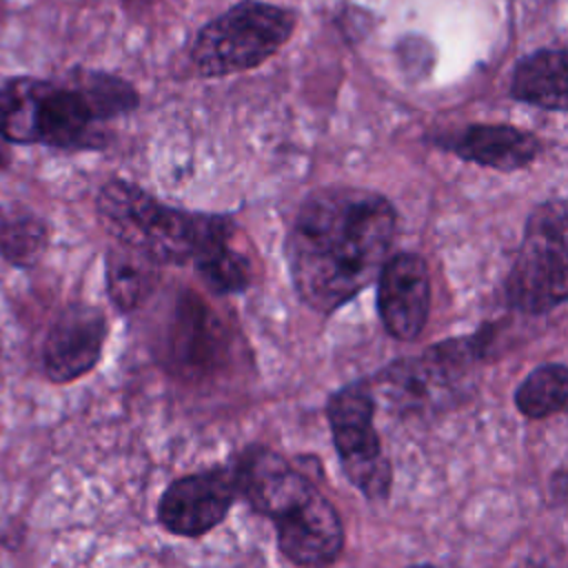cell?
Returning a JSON list of instances; mask_svg holds the SVG:
<instances>
[{"label":"cell","instance_id":"6da1fadb","mask_svg":"<svg viewBox=\"0 0 568 568\" xmlns=\"http://www.w3.org/2000/svg\"><path fill=\"white\" fill-rule=\"evenodd\" d=\"M397 211L382 193L324 186L300 206L284 253L297 297L333 313L371 286L390 257Z\"/></svg>","mask_w":568,"mask_h":568},{"label":"cell","instance_id":"7a4b0ae2","mask_svg":"<svg viewBox=\"0 0 568 568\" xmlns=\"http://www.w3.org/2000/svg\"><path fill=\"white\" fill-rule=\"evenodd\" d=\"M95 211L118 244L146 255L158 266L193 264L206 248L235 233L229 215L169 206L126 180H109L98 193Z\"/></svg>","mask_w":568,"mask_h":568},{"label":"cell","instance_id":"3957f363","mask_svg":"<svg viewBox=\"0 0 568 568\" xmlns=\"http://www.w3.org/2000/svg\"><path fill=\"white\" fill-rule=\"evenodd\" d=\"M295 27L297 13L293 9L242 0L197 31L191 62L202 78H224L255 69L291 40Z\"/></svg>","mask_w":568,"mask_h":568},{"label":"cell","instance_id":"277c9868","mask_svg":"<svg viewBox=\"0 0 568 568\" xmlns=\"http://www.w3.org/2000/svg\"><path fill=\"white\" fill-rule=\"evenodd\" d=\"M566 202L537 204L526 222L524 240L506 277L508 306L526 315H544L568 297Z\"/></svg>","mask_w":568,"mask_h":568},{"label":"cell","instance_id":"5b68a950","mask_svg":"<svg viewBox=\"0 0 568 568\" xmlns=\"http://www.w3.org/2000/svg\"><path fill=\"white\" fill-rule=\"evenodd\" d=\"M375 399L366 382H353L328 397L326 417L342 470L368 499H384L390 490L393 468L373 426Z\"/></svg>","mask_w":568,"mask_h":568},{"label":"cell","instance_id":"8992f818","mask_svg":"<svg viewBox=\"0 0 568 568\" xmlns=\"http://www.w3.org/2000/svg\"><path fill=\"white\" fill-rule=\"evenodd\" d=\"M271 521L282 555L300 568H328L342 552L339 513L315 486Z\"/></svg>","mask_w":568,"mask_h":568},{"label":"cell","instance_id":"52a82bcc","mask_svg":"<svg viewBox=\"0 0 568 568\" xmlns=\"http://www.w3.org/2000/svg\"><path fill=\"white\" fill-rule=\"evenodd\" d=\"M235 495L229 466L191 473L166 486L158 504V519L173 535L197 537L226 517Z\"/></svg>","mask_w":568,"mask_h":568},{"label":"cell","instance_id":"ba28073f","mask_svg":"<svg viewBox=\"0 0 568 568\" xmlns=\"http://www.w3.org/2000/svg\"><path fill=\"white\" fill-rule=\"evenodd\" d=\"M109 333L106 315L91 304H69L51 324L44 346V373L55 384H69L89 371L102 357L104 339Z\"/></svg>","mask_w":568,"mask_h":568},{"label":"cell","instance_id":"9c48e42d","mask_svg":"<svg viewBox=\"0 0 568 568\" xmlns=\"http://www.w3.org/2000/svg\"><path fill=\"white\" fill-rule=\"evenodd\" d=\"M430 311L428 266L417 253H395L377 275V313L386 333L399 342L422 335Z\"/></svg>","mask_w":568,"mask_h":568},{"label":"cell","instance_id":"30bf717a","mask_svg":"<svg viewBox=\"0 0 568 568\" xmlns=\"http://www.w3.org/2000/svg\"><path fill=\"white\" fill-rule=\"evenodd\" d=\"M229 468L237 495H242L255 513L268 519L284 513L313 488V481L293 468L291 462L260 444L240 450Z\"/></svg>","mask_w":568,"mask_h":568},{"label":"cell","instance_id":"8fae6325","mask_svg":"<svg viewBox=\"0 0 568 568\" xmlns=\"http://www.w3.org/2000/svg\"><path fill=\"white\" fill-rule=\"evenodd\" d=\"M444 149L464 162L495 171H519L541 155V142L532 131L504 122H475L453 138L439 140Z\"/></svg>","mask_w":568,"mask_h":568},{"label":"cell","instance_id":"7c38bea8","mask_svg":"<svg viewBox=\"0 0 568 568\" xmlns=\"http://www.w3.org/2000/svg\"><path fill=\"white\" fill-rule=\"evenodd\" d=\"M510 98L546 111L566 113V49H537L524 55L510 80Z\"/></svg>","mask_w":568,"mask_h":568},{"label":"cell","instance_id":"4fadbf2b","mask_svg":"<svg viewBox=\"0 0 568 568\" xmlns=\"http://www.w3.org/2000/svg\"><path fill=\"white\" fill-rule=\"evenodd\" d=\"M160 266L146 255L115 244L106 253V293L122 313L135 311L158 286Z\"/></svg>","mask_w":568,"mask_h":568},{"label":"cell","instance_id":"5bb4252c","mask_svg":"<svg viewBox=\"0 0 568 568\" xmlns=\"http://www.w3.org/2000/svg\"><path fill=\"white\" fill-rule=\"evenodd\" d=\"M49 244L47 222L22 204H0V255L13 266H33Z\"/></svg>","mask_w":568,"mask_h":568},{"label":"cell","instance_id":"9a60e30c","mask_svg":"<svg viewBox=\"0 0 568 568\" xmlns=\"http://www.w3.org/2000/svg\"><path fill=\"white\" fill-rule=\"evenodd\" d=\"M568 402V368L559 362L541 364L526 375L515 390V406L530 419H544L564 410Z\"/></svg>","mask_w":568,"mask_h":568},{"label":"cell","instance_id":"2e32d148","mask_svg":"<svg viewBox=\"0 0 568 568\" xmlns=\"http://www.w3.org/2000/svg\"><path fill=\"white\" fill-rule=\"evenodd\" d=\"M195 271L200 273L202 282L220 295L242 293L253 282V264L251 260L233 246L231 240L217 242L206 248L195 262Z\"/></svg>","mask_w":568,"mask_h":568},{"label":"cell","instance_id":"e0dca14e","mask_svg":"<svg viewBox=\"0 0 568 568\" xmlns=\"http://www.w3.org/2000/svg\"><path fill=\"white\" fill-rule=\"evenodd\" d=\"M69 82L87 98L98 120L124 115L140 104L138 91L126 80L104 71H75Z\"/></svg>","mask_w":568,"mask_h":568},{"label":"cell","instance_id":"ac0fdd59","mask_svg":"<svg viewBox=\"0 0 568 568\" xmlns=\"http://www.w3.org/2000/svg\"><path fill=\"white\" fill-rule=\"evenodd\" d=\"M7 144H9V142H4V140L0 138V169H4V166L11 162V153H9Z\"/></svg>","mask_w":568,"mask_h":568},{"label":"cell","instance_id":"d6986e66","mask_svg":"<svg viewBox=\"0 0 568 568\" xmlns=\"http://www.w3.org/2000/svg\"><path fill=\"white\" fill-rule=\"evenodd\" d=\"M408 568H435V566H428V564H415V566H408Z\"/></svg>","mask_w":568,"mask_h":568}]
</instances>
